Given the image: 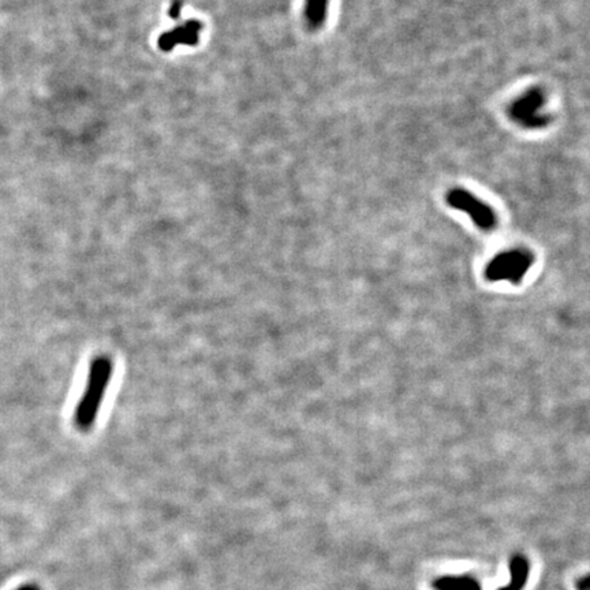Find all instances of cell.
<instances>
[{
    "label": "cell",
    "mask_w": 590,
    "mask_h": 590,
    "mask_svg": "<svg viewBox=\"0 0 590 590\" xmlns=\"http://www.w3.org/2000/svg\"><path fill=\"white\" fill-rule=\"evenodd\" d=\"M179 9H180V3L179 1H175L174 4H173V7H171V17H178L179 16Z\"/></svg>",
    "instance_id": "52a82bcc"
},
{
    "label": "cell",
    "mask_w": 590,
    "mask_h": 590,
    "mask_svg": "<svg viewBox=\"0 0 590 590\" xmlns=\"http://www.w3.org/2000/svg\"><path fill=\"white\" fill-rule=\"evenodd\" d=\"M533 264L535 256L532 251L526 249L503 251L489 261L485 268V278L489 282L507 280L511 285H519Z\"/></svg>",
    "instance_id": "7a4b0ae2"
},
{
    "label": "cell",
    "mask_w": 590,
    "mask_h": 590,
    "mask_svg": "<svg viewBox=\"0 0 590 590\" xmlns=\"http://www.w3.org/2000/svg\"><path fill=\"white\" fill-rule=\"evenodd\" d=\"M446 200L449 207L470 216L473 223L484 231H492L498 226V216L495 211L481 200H479L474 195L466 192L464 189L449 190Z\"/></svg>",
    "instance_id": "277c9868"
},
{
    "label": "cell",
    "mask_w": 590,
    "mask_h": 590,
    "mask_svg": "<svg viewBox=\"0 0 590 590\" xmlns=\"http://www.w3.org/2000/svg\"><path fill=\"white\" fill-rule=\"evenodd\" d=\"M327 6L328 0H307V19L316 26L322 25L327 14Z\"/></svg>",
    "instance_id": "8992f818"
},
{
    "label": "cell",
    "mask_w": 590,
    "mask_h": 590,
    "mask_svg": "<svg viewBox=\"0 0 590 590\" xmlns=\"http://www.w3.org/2000/svg\"><path fill=\"white\" fill-rule=\"evenodd\" d=\"M545 100L547 99L542 90L532 88L520 94L515 102L510 104L508 115L515 124L525 129H542L551 124V116L542 112Z\"/></svg>",
    "instance_id": "3957f363"
},
{
    "label": "cell",
    "mask_w": 590,
    "mask_h": 590,
    "mask_svg": "<svg viewBox=\"0 0 590 590\" xmlns=\"http://www.w3.org/2000/svg\"><path fill=\"white\" fill-rule=\"evenodd\" d=\"M112 373L114 362L111 358L99 356L92 361L87 387L74 414V422L78 430H89L96 422Z\"/></svg>",
    "instance_id": "6da1fadb"
},
{
    "label": "cell",
    "mask_w": 590,
    "mask_h": 590,
    "mask_svg": "<svg viewBox=\"0 0 590 590\" xmlns=\"http://www.w3.org/2000/svg\"><path fill=\"white\" fill-rule=\"evenodd\" d=\"M18 590H38V588L33 586V585H26V586H23V588H21Z\"/></svg>",
    "instance_id": "ba28073f"
},
{
    "label": "cell",
    "mask_w": 590,
    "mask_h": 590,
    "mask_svg": "<svg viewBox=\"0 0 590 590\" xmlns=\"http://www.w3.org/2000/svg\"><path fill=\"white\" fill-rule=\"evenodd\" d=\"M200 29L201 25L196 22V21H190L183 26H179L177 29L165 33L160 37L161 50L164 51H170L171 48H174L175 45H178L179 43L183 44H189L193 45L198 41V35H200Z\"/></svg>",
    "instance_id": "5b68a950"
}]
</instances>
